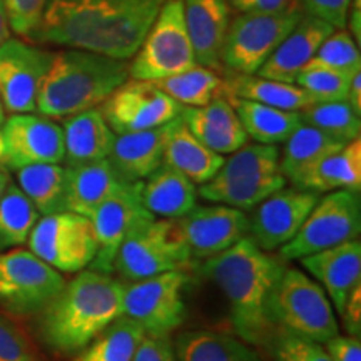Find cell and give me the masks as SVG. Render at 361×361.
Listing matches in <instances>:
<instances>
[{
	"label": "cell",
	"mask_w": 361,
	"mask_h": 361,
	"mask_svg": "<svg viewBox=\"0 0 361 361\" xmlns=\"http://www.w3.org/2000/svg\"><path fill=\"white\" fill-rule=\"evenodd\" d=\"M166 0H47L27 40L129 61Z\"/></svg>",
	"instance_id": "obj_1"
},
{
	"label": "cell",
	"mask_w": 361,
	"mask_h": 361,
	"mask_svg": "<svg viewBox=\"0 0 361 361\" xmlns=\"http://www.w3.org/2000/svg\"><path fill=\"white\" fill-rule=\"evenodd\" d=\"M284 268L281 258L261 250L250 236L201 266V273L226 296L236 335L252 346H264L274 331L271 298Z\"/></svg>",
	"instance_id": "obj_2"
},
{
	"label": "cell",
	"mask_w": 361,
	"mask_h": 361,
	"mask_svg": "<svg viewBox=\"0 0 361 361\" xmlns=\"http://www.w3.org/2000/svg\"><path fill=\"white\" fill-rule=\"evenodd\" d=\"M124 284L107 273L82 271L39 313V335L54 353L74 356L123 316Z\"/></svg>",
	"instance_id": "obj_3"
},
{
	"label": "cell",
	"mask_w": 361,
	"mask_h": 361,
	"mask_svg": "<svg viewBox=\"0 0 361 361\" xmlns=\"http://www.w3.org/2000/svg\"><path fill=\"white\" fill-rule=\"evenodd\" d=\"M128 79V61L67 49L54 54L39 89L35 111L49 119H66L101 106Z\"/></svg>",
	"instance_id": "obj_4"
},
{
	"label": "cell",
	"mask_w": 361,
	"mask_h": 361,
	"mask_svg": "<svg viewBox=\"0 0 361 361\" xmlns=\"http://www.w3.org/2000/svg\"><path fill=\"white\" fill-rule=\"evenodd\" d=\"M279 149L271 144H245L234 151L213 178L201 184L202 200L246 211L284 188Z\"/></svg>",
	"instance_id": "obj_5"
},
{
	"label": "cell",
	"mask_w": 361,
	"mask_h": 361,
	"mask_svg": "<svg viewBox=\"0 0 361 361\" xmlns=\"http://www.w3.org/2000/svg\"><path fill=\"white\" fill-rule=\"evenodd\" d=\"M271 322L319 345L340 335L333 305L322 284L296 268H284L271 298Z\"/></svg>",
	"instance_id": "obj_6"
},
{
	"label": "cell",
	"mask_w": 361,
	"mask_h": 361,
	"mask_svg": "<svg viewBox=\"0 0 361 361\" xmlns=\"http://www.w3.org/2000/svg\"><path fill=\"white\" fill-rule=\"evenodd\" d=\"M191 259L178 221L151 216L126 236L116 255L114 269L126 281H139L166 271L184 269Z\"/></svg>",
	"instance_id": "obj_7"
},
{
	"label": "cell",
	"mask_w": 361,
	"mask_h": 361,
	"mask_svg": "<svg viewBox=\"0 0 361 361\" xmlns=\"http://www.w3.org/2000/svg\"><path fill=\"white\" fill-rule=\"evenodd\" d=\"M301 17V4L281 12H239L226 30L221 64L226 71L256 74Z\"/></svg>",
	"instance_id": "obj_8"
},
{
	"label": "cell",
	"mask_w": 361,
	"mask_h": 361,
	"mask_svg": "<svg viewBox=\"0 0 361 361\" xmlns=\"http://www.w3.org/2000/svg\"><path fill=\"white\" fill-rule=\"evenodd\" d=\"M197 66L183 0H166L129 64V78L159 80Z\"/></svg>",
	"instance_id": "obj_9"
},
{
	"label": "cell",
	"mask_w": 361,
	"mask_h": 361,
	"mask_svg": "<svg viewBox=\"0 0 361 361\" xmlns=\"http://www.w3.org/2000/svg\"><path fill=\"white\" fill-rule=\"evenodd\" d=\"M361 201L358 191L338 189L319 197L296 236L279 247V258L295 261L341 243L358 239Z\"/></svg>",
	"instance_id": "obj_10"
},
{
	"label": "cell",
	"mask_w": 361,
	"mask_h": 361,
	"mask_svg": "<svg viewBox=\"0 0 361 361\" xmlns=\"http://www.w3.org/2000/svg\"><path fill=\"white\" fill-rule=\"evenodd\" d=\"M184 269L166 271L124 286L123 314L133 319L147 336H169L186 319Z\"/></svg>",
	"instance_id": "obj_11"
},
{
	"label": "cell",
	"mask_w": 361,
	"mask_h": 361,
	"mask_svg": "<svg viewBox=\"0 0 361 361\" xmlns=\"http://www.w3.org/2000/svg\"><path fill=\"white\" fill-rule=\"evenodd\" d=\"M64 284L62 274L30 250L0 252V306L8 313L39 314Z\"/></svg>",
	"instance_id": "obj_12"
},
{
	"label": "cell",
	"mask_w": 361,
	"mask_h": 361,
	"mask_svg": "<svg viewBox=\"0 0 361 361\" xmlns=\"http://www.w3.org/2000/svg\"><path fill=\"white\" fill-rule=\"evenodd\" d=\"M29 250L54 269L78 273L97 255V238L87 216L62 211L39 218L27 239Z\"/></svg>",
	"instance_id": "obj_13"
},
{
	"label": "cell",
	"mask_w": 361,
	"mask_h": 361,
	"mask_svg": "<svg viewBox=\"0 0 361 361\" xmlns=\"http://www.w3.org/2000/svg\"><path fill=\"white\" fill-rule=\"evenodd\" d=\"M101 114L116 134L161 128L183 111V106L152 80H126L101 104Z\"/></svg>",
	"instance_id": "obj_14"
},
{
	"label": "cell",
	"mask_w": 361,
	"mask_h": 361,
	"mask_svg": "<svg viewBox=\"0 0 361 361\" xmlns=\"http://www.w3.org/2000/svg\"><path fill=\"white\" fill-rule=\"evenodd\" d=\"M54 54L20 39L0 45V101L12 114L34 112Z\"/></svg>",
	"instance_id": "obj_15"
},
{
	"label": "cell",
	"mask_w": 361,
	"mask_h": 361,
	"mask_svg": "<svg viewBox=\"0 0 361 361\" xmlns=\"http://www.w3.org/2000/svg\"><path fill=\"white\" fill-rule=\"evenodd\" d=\"M0 162L12 171L64 161V130L45 116L12 114L2 124Z\"/></svg>",
	"instance_id": "obj_16"
},
{
	"label": "cell",
	"mask_w": 361,
	"mask_h": 361,
	"mask_svg": "<svg viewBox=\"0 0 361 361\" xmlns=\"http://www.w3.org/2000/svg\"><path fill=\"white\" fill-rule=\"evenodd\" d=\"M318 200L319 192L308 189H278L255 206L247 218V236L263 251L279 250L296 236Z\"/></svg>",
	"instance_id": "obj_17"
},
{
	"label": "cell",
	"mask_w": 361,
	"mask_h": 361,
	"mask_svg": "<svg viewBox=\"0 0 361 361\" xmlns=\"http://www.w3.org/2000/svg\"><path fill=\"white\" fill-rule=\"evenodd\" d=\"M141 189L142 180L126 183L89 214L97 238V255L89 264L90 269L111 274L114 271L116 255L126 236L135 224L152 216L142 204Z\"/></svg>",
	"instance_id": "obj_18"
},
{
	"label": "cell",
	"mask_w": 361,
	"mask_h": 361,
	"mask_svg": "<svg viewBox=\"0 0 361 361\" xmlns=\"http://www.w3.org/2000/svg\"><path fill=\"white\" fill-rule=\"evenodd\" d=\"M176 221L192 259L213 258L247 236L245 211L218 202L214 206H196Z\"/></svg>",
	"instance_id": "obj_19"
},
{
	"label": "cell",
	"mask_w": 361,
	"mask_h": 361,
	"mask_svg": "<svg viewBox=\"0 0 361 361\" xmlns=\"http://www.w3.org/2000/svg\"><path fill=\"white\" fill-rule=\"evenodd\" d=\"M333 32L335 27L331 24L303 13L295 29L284 37L256 74L279 82L295 84L298 74L305 69V66L314 57L319 45Z\"/></svg>",
	"instance_id": "obj_20"
},
{
	"label": "cell",
	"mask_w": 361,
	"mask_h": 361,
	"mask_svg": "<svg viewBox=\"0 0 361 361\" xmlns=\"http://www.w3.org/2000/svg\"><path fill=\"white\" fill-rule=\"evenodd\" d=\"M301 266L322 284L338 314L350 293L361 284V245L358 239L300 258Z\"/></svg>",
	"instance_id": "obj_21"
},
{
	"label": "cell",
	"mask_w": 361,
	"mask_h": 361,
	"mask_svg": "<svg viewBox=\"0 0 361 361\" xmlns=\"http://www.w3.org/2000/svg\"><path fill=\"white\" fill-rule=\"evenodd\" d=\"M184 20L196 64L221 69V47L231 22L229 0H183Z\"/></svg>",
	"instance_id": "obj_22"
},
{
	"label": "cell",
	"mask_w": 361,
	"mask_h": 361,
	"mask_svg": "<svg viewBox=\"0 0 361 361\" xmlns=\"http://www.w3.org/2000/svg\"><path fill=\"white\" fill-rule=\"evenodd\" d=\"M179 116L197 141L221 156L233 154L247 142L236 111L223 96L202 107H183Z\"/></svg>",
	"instance_id": "obj_23"
},
{
	"label": "cell",
	"mask_w": 361,
	"mask_h": 361,
	"mask_svg": "<svg viewBox=\"0 0 361 361\" xmlns=\"http://www.w3.org/2000/svg\"><path fill=\"white\" fill-rule=\"evenodd\" d=\"M173 121L161 128L116 135L107 159L121 178L128 183H137L159 168Z\"/></svg>",
	"instance_id": "obj_24"
},
{
	"label": "cell",
	"mask_w": 361,
	"mask_h": 361,
	"mask_svg": "<svg viewBox=\"0 0 361 361\" xmlns=\"http://www.w3.org/2000/svg\"><path fill=\"white\" fill-rule=\"evenodd\" d=\"M62 130L67 166L106 159L117 135L96 107L66 117Z\"/></svg>",
	"instance_id": "obj_25"
},
{
	"label": "cell",
	"mask_w": 361,
	"mask_h": 361,
	"mask_svg": "<svg viewBox=\"0 0 361 361\" xmlns=\"http://www.w3.org/2000/svg\"><path fill=\"white\" fill-rule=\"evenodd\" d=\"M69 189H67V211L87 216L96 207L109 200L128 180L121 178L109 159L66 166Z\"/></svg>",
	"instance_id": "obj_26"
},
{
	"label": "cell",
	"mask_w": 361,
	"mask_h": 361,
	"mask_svg": "<svg viewBox=\"0 0 361 361\" xmlns=\"http://www.w3.org/2000/svg\"><path fill=\"white\" fill-rule=\"evenodd\" d=\"M142 204L152 216L178 219L196 207V184L186 176L162 164L142 180Z\"/></svg>",
	"instance_id": "obj_27"
},
{
	"label": "cell",
	"mask_w": 361,
	"mask_h": 361,
	"mask_svg": "<svg viewBox=\"0 0 361 361\" xmlns=\"http://www.w3.org/2000/svg\"><path fill=\"white\" fill-rule=\"evenodd\" d=\"M162 162L186 176L194 184H204L218 173L224 157L197 141L178 116L171 124Z\"/></svg>",
	"instance_id": "obj_28"
},
{
	"label": "cell",
	"mask_w": 361,
	"mask_h": 361,
	"mask_svg": "<svg viewBox=\"0 0 361 361\" xmlns=\"http://www.w3.org/2000/svg\"><path fill=\"white\" fill-rule=\"evenodd\" d=\"M345 144L329 137L313 126L301 123L284 141L283 152H279V171L295 188H301L311 169L324 157L340 151Z\"/></svg>",
	"instance_id": "obj_29"
},
{
	"label": "cell",
	"mask_w": 361,
	"mask_h": 361,
	"mask_svg": "<svg viewBox=\"0 0 361 361\" xmlns=\"http://www.w3.org/2000/svg\"><path fill=\"white\" fill-rule=\"evenodd\" d=\"M223 97H239L283 111H303L316 101L298 84L261 78L258 74H239L228 71L223 79Z\"/></svg>",
	"instance_id": "obj_30"
},
{
	"label": "cell",
	"mask_w": 361,
	"mask_h": 361,
	"mask_svg": "<svg viewBox=\"0 0 361 361\" xmlns=\"http://www.w3.org/2000/svg\"><path fill=\"white\" fill-rule=\"evenodd\" d=\"M176 361H264L252 345L239 336L209 329H191L178 335Z\"/></svg>",
	"instance_id": "obj_31"
},
{
	"label": "cell",
	"mask_w": 361,
	"mask_h": 361,
	"mask_svg": "<svg viewBox=\"0 0 361 361\" xmlns=\"http://www.w3.org/2000/svg\"><path fill=\"white\" fill-rule=\"evenodd\" d=\"M241 121L247 137L259 144L276 146L290 137L293 130L300 126L301 114L296 111H283L278 107L247 101L239 97H226Z\"/></svg>",
	"instance_id": "obj_32"
},
{
	"label": "cell",
	"mask_w": 361,
	"mask_h": 361,
	"mask_svg": "<svg viewBox=\"0 0 361 361\" xmlns=\"http://www.w3.org/2000/svg\"><path fill=\"white\" fill-rule=\"evenodd\" d=\"M300 189L329 192L338 189L358 191L361 189V139L345 144L340 151L319 161L310 171Z\"/></svg>",
	"instance_id": "obj_33"
},
{
	"label": "cell",
	"mask_w": 361,
	"mask_h": 361,
	"mask_svg": "<svg viewBox=\"0 0 361 361\" xmlns=\"http://www.w3.org/2000/svg\"><path fill=\"white\" fill-rule=\"evenodd\" d=\"M17 183L40 216L67 211V168L61 164H32L17 169Z\"/></svg>",
	"instance_id": "obj_34"
},
{
	"label": "cell",
	"mask_w": 361,
	"mask_h": 361,
	"mask_svg": "<svg viewBox=\"0 0 361 361\" xmlns=\"http://www.w3.org/2000/svg\"><path fill=\"white\" fill-rule=\"evenodd\" d=\"M146 331L128 316H119L75 355L74 361H133Z\"/></svg>",
	"instance_id": "obj_35"
},
{
	"label": "cell",
	"mask_w": 361,
	"mask_h": 361,
	"mask_svg": "<svg viewBox=\"0 0 361 361\" xmlns=\"http://www.w3.org/2000/svg\"><path fill=\"white\" fill-rule=\"evenodd\" d=\"M152 82L183 107H202L223 96V78L202 66H194L180 74Z\"/></svg>",
	"instance_id": "obj_36"
},
{
	"label": "cell",
	"mask_w": 361,
	"mask_h": 361,
	"mask_svg": "<svg viewBox=\"0 0 361 361\" xmlns=\"http://www.w3.org/2000/svg\"><path fill=\"white\" fill-rule=\"evenodd\" d=\"M40 218L17 184L8 183L0 197V251L25 245Z\"/></svg>",
	"instance_id": "obj_37"
},
{
	"label": "cell",
	"mask_w": 361,
	"mask_h": 361,
	"mask_svg": "<svg viewBox=\"0 0 361 361\" xmlns=\"http://www.w3.org/2000/svg\"><path fill=\"white\" fill-rule=\"evenodd\" d=\"M305 124L313 126L329 137L348 144L360 137L361 121L348 101L314 102L300 112Z\"/></svg>",
	"instance_id": "obj_38"
},
{
	"label": "cell",
	"mask_w": 361,
	"mask_h": 361,
	"mask_svg": "<svg viewBox=\"0 0 361 361\" xmlns=\"http://www.w3.org/2000/svg\"><path fill=\"white\" fill-rule=\"evenodd\" d=\"M305 67H326V69L355 74L361 71L358 44L355 42L353 35L340 29L319 45L314 57Z\"/></svg>",
	"instance_id": "obj_39"
},
{
	"label": "cell",
	"mask_w": 361,
	"mask_h": 361,
	"mask_svg": "<svg viewBox=\"0 0 361 361\" xmlns=\"http://www.w3.org/2000/svg\"><path fill=\"white\" fill-rule=\"evenodd\" d=\"M355 74L326 69V67H305L298 74L295 84L303 87L316 102L346 101L351 78Z\"/></svg>",
	"instance_id": "obj_40"
},
{
	"label": "cell",
	"mask_w": 361,
	"mask_h": 361,
	"mask_svg": "<svg viewBox=\"0 0 361 361\" xmlns=\"http://www.w3.org/2000/svg\"><path fill=\"white\" fill-rule=\"evenodd\" d=\"M264 346L274 361H331L323 345L281 328H274Z\"/></svg>",
	"instance_id": "obj_41"
},
{
	"label": "cell",
	"mask_w": 361,
	"mask_h": 361,
	"mask_svg": "<svg viewBox=\"0 0 361 361\" xmlns=\"http://www.w3.org/2000/svg\"><path fill=\"white\" fill-rule=\"evenodd\" d=\"M0 361H45L16 323L0 316Z\"/></svg>",
	"instance_id": "obj_42"
},
{
	"label": "cell",
	"mask_w": 361,
	"mask_h": 361,
	"mask_svg": "<svg viewBox=\"0 0 361 361\" xmlns=\"http://www.w3.org/2000/svg\"><path fill=\"white\" fill-rule=\"evenodd\" d=\"M47 0H6L11 30L27 39L39 25Z\"/></svg>",
	"instance_id": "obj_43"
},
{
	"label": "cell",
	"mask_w": 361,
	"mask_h": 361,
	"mask_svg": "<svg viewBox=\"0 0 361 361\" xmlns=\"http://www.w3.org/2000/svg\"><path fill=\"white\" fill-rule=\"evenodd\" d=\"M351 2L353 0H301V8H305L308 16L331 24L335 29H343Z\"/></svg>",
	"instance_id": "obj_44"
},
{
	"label": "cell",
	"mask_w": 361,
	"mask_h": 361,
	"mask_svg": "<svg viewBox=\"0 0 361 361\" xmlns=\"http://www.w3.org/2000/svg\"><path fill=\"white\" fill-rule=\"evenodd\" d=\"M133 361H176L174 345L169 336H144Z\"/></svg>",
	"instance_id": "obj_45"
},
{
	"label": "cell",
	"mask_w": 361,
	"mask_h": 361,
	"mask_svg": "<svg viewBox=\"0 0 361 361\" xmlns=\"http://www.w3.org/2000/svg\"><path fill=\"white\" fill-rule=\"evenodd\" d=\"M323 346L331 361H361V341L358 336L336 335Z\"/></svg>",
	"instance_id": "obj_46"
},
{
	"label": "cell",
	"mask_w": 361,
	"mask_h": 361,
	"mask_svg": "<svg viewBox=\"0 0 361 361\" xmlns=\"http://www.w3.org/2000/svg\"><path fill=\"white\" fill-rule=\"evenodd\" d=\"M343 328L350 336L361 335V284L350 293L343 311L340 313Z\"/></svg>",
	"instance_id": "obj_47"
},
{
	"label": "cell",
	"mask_w": 361,
	"mask_h": 361,
	"mask_svg": "<svg viewBox=\"0 0 361 361\" xmlns=\"http://www.w3.org/2000/svg\"><path fill=\"white\" fill-rule=\"evenodd\" d=\"M238 12H281L296 4L298 0H229Z\"/></svg>",
	"instance_id": "obj_48"
},
{
	"label": "cell",
	"mask_w": 361,
	"mask_h": 361,
	"mask_svg": "<svg viewBox=\"0 0 361 361\" xmlns=\"http://www.w3.org/2000/svg\"><path fill=\"white\" fill-rule=\"evenodd\" d=\"M346 101L350 102V106L353 107L356 114L361 116V71L356 72L353 78H351Z\"/></svg>",
	"instance_id": "obj_49"
},
{
	"label": "cell",
	"mask_w": 361,
	"mask_h": 361,
	"mask_svg": "<svg viewBox=\"0 0 361 361\" xmlns=\"http://www.w3.org/2000/svg\"><path fill=\"white\" fill-rule=\"evenodd\" d=\"M11 37V25H8L6 0H0V45Z\"/></svg>",
	"instance_id": "obj_50"
},
{
	"label": "cell",
	"mask_w": 361,
	"mask_h": 361,
	"mask_svg": "<svg viewBox=\"0 0 361 361\" xmlns=\"http://www.w3.org/2000/svg\"><path fill=\"white\" fill-rule=\"evenodd\" d=\"M360 6H361V0H355L353 12H351V19H350L351 32L355 34V37H356V44L360 42V37H361V25H360L361 13H360Z\"/></svg>",
	"instance_id": "obj_51"
},
{
	"label": "cell",
	"mask_w": 361,
	"mask_h": 361,
	"mask_svg": "<svg viewBox=\"0 0 361 361\" xmlns=\"http://www.w3.org/2000/svg\"><path fill=\"white\" fill-rule=\"evenodd\" d=\"M8 183H11V179H8L7 173L4 169H0V197H2V194L6 191Z\"/></svg>",
	"instance_id": "obj_52"
},
{
	"label": "cell",
	"mask_w": 361,
	"mask_h": 361,
	"mask_svg": "<svg viewBox=\"0 0 361 361\" xmlns=\"http://www.w3.org/2000/svg\"><path fill=\"white\" fill-rule=\"evenodd\" d=\"M4 121H6V109H4L2 101H0V128H2Z\"/></svg>",
	"instance_id": "obj_53"
},
{
	"label": "cell",
	"mask_w": 361,
	"mask_h": 361,
	"mask_svg": "<svg viewBox=\"0 0 361 361\" xmlns=\"http://www.w3.org/2000/svg\"><path fill=\"white\" fill-rule=\"evenodd\" d=\"M2 149H4V144H2V134H0V157H2Z\"/></svg>",
	"instance_id": "obj_54"
}]
</instances>
